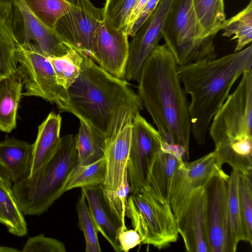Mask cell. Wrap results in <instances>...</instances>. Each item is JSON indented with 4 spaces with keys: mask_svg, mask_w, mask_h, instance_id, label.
Returning a JSON list of instances; mask_svg holds the SVG:
<instances>
[{
    "mask_svg": "<svg viewBox=\"0 0 252 252\" xmlns=\"http://www.w3.org/2000/svg\"><path fill=\"white\" fill-rule=\"evenodd\" d=\"M68 12L57 22L54 30L68 46L90 56L95 31L103 18V8L90 0H65Z\"/></svg>",
    "mask_w": 252,
    "mask_h": 252,
    "instance_id": "cell-10",
    "label": "cell"
},
{
    "mask_svg": "<svg viewBox=\"0 0 252 252\" xmlns=\"http://www.w3.org/2000/svg\"><path fill=\"white\" fill-rule=\"evenodd\" d=\"M203 39L215 36L226 20L223 0H192Z\"/></svg>",
    "mask_w": 252,
    "mask_h": 252,
    "instance_id": "cell-26",
    "label": "cell"
},
{
    "mask_svg": "<svg viewBox=\"0 0 252 252\" xmlns=\"http://www.w3.org/2000/svg\"><path fill=\"white\" fill-rule=\"evenodd\" d=\"M11 0L0 1V78L18 66L16 51L19 44L15 34Z\"/></svg>",
    "mask_w": 252,
    "mask_h": 252,
    "instance_id": "cell-23",
    "label": "cell"
},
{
    "mask_svg": "<svg viewBox=\"0 0 252 252\" xmlns=\"http://www.w3.org/2000/svg\"><path fill=\"white\" fill-rule=\"evenodd\" d=\"M126 32L117 29L105 17L95 31L90 57L107 72L124 79L128 54Z\"/></svg>",
    "mask_w": 252,
    "mask_h": 252,
    "instance_id": "cell-14",
    "label": "cell"
},
{
    "mask_svg": "<svg viewBox=\"0 0 252 252\" xmlns=\"http://www.w3.org/2000/svg\"><path fill=\"white\" fill-rule=\"evenodd\" d=\"M252 66V45L218 59L178 66L179 79L185 92L191 97V131L198 144L205 143L214 116L229 95L235 82Z\"/></svg>",
    "mask_w": 252,
    "mask_h": 252,
    "instance_id": "cell-3",
    "label": "cell"
},
{
    "mask_svg": "<svg viewBox=\"0 0 252 252\" xmlns=\"http://www.w3.org/2000/svg\"><path fill=\"white\" fill-rule=\"evenodd\" d=\"M174 0H160L129 43L124 80L138 81L146 59L162 38L163 26Z\"/></svg>",
    "mask_w": 252,
    "mask_h": 252,
    "instance_id": "cell-12",
    "label": "cell"
},
{
    "mask_svg": "<svg viewBox=\"0 0 252 252\" xmlns=\"http://www.w3.org/2000/svg\"><path fill=\"white\" fill-rule=\"evenodd\" d=\"M5 0H0V1H5Z\"/></svg>",
    "mask_w": 252,
    "mask_h": 252,
    "instance_id": "cell-42",
    "label": "cell"
},
{
    "mask_svg": "<svg viewBox=\"0 0 252 252\" xmlns=\"http://www.w3.org/2000/svg\"><path fill=\"white\" fill-rule=\"evenodd\" d=\"M148 0H138L132 11L128 20L126 32L128 35L129 32L136 19L140 14Z\"/></svg>",
    "mask_w": 252,
    "mask_h": 252,
    "instance_id": "cell-39",
    "label": "cell"
},
{
    "mask_svg": "<svg viewBox=\"0 0 252 252\" xmlns=\"http://www.w3.org/2000/svg\"><path fill=\"white\" fill-rule=\"evenodd\" d=\"M105 176L106 163L104 157L89 164H77L65 182L63 192L76 188L103 185Z\"/></svg>",
    "mask_w": 252,
    "mask_h": 252,
    "instance_id": "cell-28",
    "label": "cell"
},
{
    "mask_svg": "<svg viewBox=\"0 0 252 252\" xmlns=\"http://www.w3.org/2000/svg\"><path fill=\"white\" fill-rule=\"evenodd\" d=\"M78 132L75 136L78 164L87 165L104 157L105 138L97 131L80 120Z\"/></svg>",
    "mask_w": 252,
    "mask_h": 252,
    "instance_id": "cell-25",
    "label": "cell"
},
{
    "mask_svg": "<svg viewBox=\"0 0 252 252\" xmlns=\"http://www.w3.org/2000/svg\"><path fill=\"white\" fill-rule=\"evenodd\" d=\"M223 30L222 35L234 36L231 40L237 39L234 52L243 49L252 40V0L247 6L234 16L225 20L220 31Z\"/></svg>",
    "mask_w": 252,
    "mask_h": 252,
    "instance_id": "cell-27",
    "label": "cell"
},
{
    "mask_svg": "<svg viewBox=\"0 0 252 252\" xmlns=\"http://www.w3.org/2000/svg\"><path fill=\"white\" fill-rule=\"evenodd\" d=\"M49 59L58 83L67 90L79 74L80 51L70 47L66 54L59 57H49Z\"/></svg>",
    "mask_w": 252,
    "mask_h": 252,
    "instance_id": "cell-30",
    "label": "cell"
},
{
    "mask_svg": "<svg viewBox=\"0 0 252 252\" xmlns=\"http://www.w3.org/2000/svg\"><path fill=\"white\" fill-rule=\"evenodd\" d=\"M78 164L75 136L61 137L52 157L36 172L12 185L13 194L24 215L39 216L63 193L65 182Z\"/></svg>",
    "mask_w": 252,
    "mask_h": 252,
    "instance_id": "cell-5",
    "label": "cell"
},
{
    "mask_svg": "<svg viewBox=\"0 0 252 252\" xmlns=\"http://www.w3.org/2000/svg\"><path fill=\"white\" fill-rule=\"evenodd\" d=\"M23 252H65L64 245L61 241L39 234L30 237L26 242Z\"/></svg>",
    "mask_w": 252,
    "mask_h": 252,
    "instance_id": "cell-36",
    "label": "cell"
},
{
    "mask_svg": "<svg viewBox=\"0 0 252 252\" xmlns=\"http://www.w3.org/2000/svg\"><path fill=\"white\" fill-rule=\"evenodd\" d=\"M223 170L217 163L214 151L191 162L183 160L172 180L169 204L176 218L191 193L205 187L210 180Z\"/></svg>",
    "mask_w": 252,
    "mask_h": 252,
    "instance_id": "cell-13",
    "label": "cell"
},
{
    "mask_svg": "<svg viewBox=\"0 0 252 252\" xmlns=\"http://www.w3.org/2000/svg\"><path fill=\"white\" fill-rule=\"evenodd\" d=\"M138 0H106L103 17L117 29L126 32L129 16Z\"/></svg>",
    "mask_w": 252,
    "mask_h": 252,
    "instance_id": "cell-35",
    "label": "cell"
},
{
    "mask_svg": "<svg viewBox=\"0 0 252 252\" xmlns=\"http://www.w3.org/2000/svg\"><path fill=\"white\" fill-rule=\"evenodd\" d=\"M178 66L165 43L157 45L143 64L137 81L138 94L163 142L179 148L187 161L191 125Z\"/></svg>",
    "mask_w": 252,
    "mask_h": 252,
    "instance_id": "cell-2",
    "label": "cell"
},
{
    "mask_svg": "<svg viewBox=\"0 0 252 252\" xmlns=\"http://www.w3.org/2000/svg\"><path fill=\"white\" fill-rule=\"evenodd\" d=\"M164 142L157 129L138 114L131 125L127 173L130 193L146 189L154 162Z\"/></svg>",
    "mask_w": 252,
    "mask_h": 252,
    "instance_id": "cell-9",
    "label": "cell"
},
{
    "mask_svg": "<svg viewBox=\"0 0 252 252\" xmlns=\"http://www.w3.org/2000/svg\"><path fill=\"white\" fill-rule=\"evenodd\" d=\"M176 222L187 252H210L205 187L191 193Z\"/></svg>",
    "mask_w": 252,
    "mask_h": 252,
    "instance_id": "cell-16",
    "label": "cell"
},
{
    "mask_svg": "<svg viewBox=\"0 0 252 252\" xmlns=\"http://www.w3.org/2000/svg\"><path fill=\"white\" fill-rule=\"evenodd\" d=\"M183 160V153L179 148L164 142L154 162L146 189L157 199L169 204L173 176Z\"/></svg>",
    "mask_w": 252,
    "mask_h": 252,
    "instance_id": "cell-17",
    "label": "cell"
},
{
    "mask_svg": "<svg viewBox=\"0 0 252 252\" xmlns=\"http://www.w3.org/2000/svg\"><path fill=\"white\" fill-rule=\"evenodd\" d=\"M117 239L122 252H127L142 243L140 234L134 229L120 228Z\"/></svg>",
    "mask_w": 252,
    "mask_h": 252,
    "instance_id": "cell-37",
    "label": "cell"
},
{
    "mask_svg": "<svg viewBox=\"0 0 252 252\" xmlns=\"http://www.w3.org/2000/svg\"><path fill=\"white\" fill-rule=\"evenodd\" d=\"M130 186L127 170L125 172L122 182L115 190H106L103 188V194L105 201L112 214L121 224V228H126L125 218L128 211V198Z\"/></svg>",
    "mask_w": 252,
    "mask_h": 252,
    "instance_id": "cell-33",
    "label": "cell"
},
{
    "mask_svg": "<svg viewBox=\"0 0 252 252\" xmlns=\"http://www.w3.org/2000/svg\"><path fill=\"white\" fill-rule=\"evenodd\" d=\"M80 53L79 74L66 90L65 112L99 132L106 143L132 124L143 105L126 80L114 77L86 54Z\"/></svg>",
    "mask_w": 252,
    "mask_h": 252,
    "instance_id": "cell-1",
    "label": "cell"
},
{
    "mask_svg": "<svg viewBox=\"0 0 252 252\" xmlns=\"http://www.w3.org/2000/svg\"><path fill=\"white\" fill-rule=\"evenodd\" d=\"M0 179L8 186L11 187V182L9 172L0 158Z\"/></svg>",
    "mask_w": 252,
    "mask_h": 252,
    "instance_id": "cell-40",
    "label": "cell"
},
{
    "mask_svg": "<svg viewBox=\"0 0 252 252\" xmlns=\"http://www.w3.org/2000/svg\"><path fill=\"white\" fill-rule=\"evenodd\" d=\"M13 8L15 34L19 44L31 42L46 55L59 57L66 54L70 47L59 37L55 30L41 22L24 0H10Z\"/></svg>",
    "mask_w": 252,
    "mask_h": 252,
    "instance_id": "cell-15",
    "label": "cell"
},
{
    "mask_svg": "<svg viewBox=\"0 0 252 252\" xmlns=\"http://www.w3.org/2000/svg\"><path fill=\"white\" fill-rule=\"evenodd\" d=\"M23 87L18 67L0 78V131L10 133L16 127L17 111Z\"/></svg>",
    "mask_w": 252,
    "mask_h": 252,
    "instance_id": "cell-21",
    "label": "cell"
},
{
    "mask_svg": "<svg viewBox=\"0 0 252 252\" xmlns=\"http://www.w3.org/2000/svg\"><path fill=\"white\" fill-rule=\"evenodd\" d=\"M131 124L126 126L111 140L106 143L104 158L106 176L103 185L106 190H115L121 184L127 170Z\"/></svg>",
    "mask_w": 252,
    "mask_h": 252,
    "instance_id": "cell-18",
    "label": "cell"
},
{
    "mask_svg": "<svg viewBox=\"0 0 252 252\" xmlns=\"http://www.w3.org/2000/svg\"><path fill=\"white\" fill-rule=\"evenodd\" d=\"M160 0H148L147 4L133 24L128 36H133L137 30L155 10Z\"/></svg>",
    "mask_w": 252,
    "mask_h": 252,
    "instance_id": "cell-38",
    "label": "cell"
},
{
    "mask_svg": "<svg viewBox=\"0 0 252 252\" xmlns=\"http://www.w3.org/2000/svg\"><path fill=\"white\" fill-rule=\"evenodd\" d=\"M78 226L85 240L86 252L101 251L98 239V230L90 212L86 198L82 192L76 204Z\"/></svg>",
    "mask_w": 252,
    "mask_h": 252,
    "instance_id": "cell-34",
    "label": "cell"
},
{
    "mask_svg": "<svg viewBox=\"0 0 252 252\" xmlns=\"http://www.w3.org/2000/svg\"><path fill=\"white\" fill-rule=\"evenodd\" d=\"M81 189L98 232L116 252H122L117 239L121 226L111 213L105 201L103 185Z\"/></svg>",
    "mask_w": 252,
    "mask_h": 252,
    "instance_id": "cell-19",
    "label": "cell"
},
{
    "mask_svg": "<svg viewBox=\"0 0 252 252\" xmlns=\"http://www.w3.org/2000/svg\"><path fill=\"white\" fill-rule=\"evenodd\" d=\"M33 14L45 25L54 30L58 20L69 9L65 0H24Z\"/></svg>",
    "mask_w": 252,
    "mask_h": 252,
    "instance_id": "cell-31",
    "label": "cell"
},
{
    "mask_svg": "<svg viewBox=\"0 0 252 252\" xmlns=\"http://www.w3.org/2000/svg\"><path fill=\"white\" fill-rule=\"evenodd\" d=\"M62 117L51 112L38 126L36 138L32 144L30 176L42 167L55 154L60 144ZM28 176V177H29Z\"/></svg>",
    "mask_w": 252,
    "mask_h": 252,
    "instance_id": "cell-20",
    "label": "cell"
},
{
    "mask_svg": "<svg viewBox=\"0 0 252 252\" xmlns=\"http://www.w3.org/2000/svg\"><path fill=\"white\" fill-rule=\"evenodd\" d=\"M238 172L232 170L229 175L227 188V204L231 238L237 248L240 241H245L243 231L238 196Z\"/></svg>",
    "mask_w": 252,
    "mask_h": 252,
    "instance_id": "cell-32",
    "label": "cell"
},
{
    "mask_svg": "<svg viewBox=\"0 0 252 252\" xmlns=\"http://www.w3.org/2000/svg\"><path fill=\"white\" fill-rule=\"evenodd\" d=\"M16 56L25 91L22 96L41 97L65 111L66 90L58 83L49 56L31 42L19 44Z\"/></svg>",
    "mask_w": 252,
    "mask_h": 252,
    "instance_id": "cell-8",
    "label": "cell"
},
{
    "mask_svg": "<svg viewBox=\"0 0 252 252\" xmlns=\"http://www.w3.org/2000/svg\"><path fill=\"white\" fill-rule=\"evenodd\" d=\"M212 120L209 133L218 166L226 163L233 171L252 173V68Z\"/></svg>",
    "mask_w": 252,
    "mask_h": 252,
    "instance_id": "cell-4",
    "label": "cell"
},
{
    "mask_svg": "<svg viewBox=\"0 0 252 252\" xmlns=\"http://www.w3.org/2000/svg\"><path fill=\"white\" fill-rule=\"evenodd\" d=\"M238 196L245 242L252 245V173L238 172Z\"/></svg>",
    "mask_w": 252,
    "mask_h": 252,
    "instance_id": "cell-29",
    "label": "cell"
},
{
    "mask_svg": "<svg viewBox=\"0 0 252 252\" xmlns=\"http://www.w3.org/2000/svg\"><path fill=\"white\" fill-rule=\"evenodd\" d=\"M32 144L14 137L0 142V158L6 167L12 185L28 177L30 173Z\"/></svg>",
    "mask_w": 252,
    "mask_h": 252,
    "instance_id": "cell-22",
    "label": "cell"
},
{
    "mask_svg": "<svg viewBox=\"0 0 252 252\" xmlns=\"http://www.w3.org/2000/svg\"><path fill=\"white\" fill-rule=\"evenodd\" d=\"M24 215L11 187L0 179V224L14 236H25L28 229Z\"/></svg>",
    "mask_w": 252,
    "mask_h": 252,
    "instance_id": "cell-24",
    "label": "cell"
},
{
    "mask_svg": "<svg viewBox=\"0 0 252 252\" xmlns=\"http://www.w3.org/2000/svg\"><path fill=\"white\" fill-rule=\"evenodd\" d=\"M127 217L143 244L161 249L178 240L176 219L170 204L157 199L148 190L128 196Z\"/></svg>",
    "mask_w": 252,
    "mask_h": 252,
    "instance_id": "cell-7",
    "label": "cell"
},
{
    "mask_svg": "<svg viewBox=\"0 0 252 252\" xmlns=\"http://www.w3.org/2000/svg\"><path fill=\"white\" fill-rule=\"evenodd\" d=\"M162 36L178 65L217 58L213 38H201L192 0H173Z\"/></svg>",
    "mask_w": 252,
    "mask_h": 252,
    "instance_id": "cell-6",
    "label": "cell"
},
{
    "mask_svg": "<svg viewBox=\"0 0 252 252\" xmlns=\"http://www.w3.org/2000/svg\"><path fill=\"white\" fill-rule=\"evenodd\" d=\"M229 175L223 170L205 187L210 252H235L229 226L227 188Z\"/></svg>",
    "mask_w": 252,
    "mask_h": 252,
    "instance_id": "cell-11",
    "label": "cell"
},
{
    "mask_svg": "<svg viewBox=\"0 0 252 252\" xmlns=\"http://www.w3.org/2000/svg\"><path fill=\"white\" fill-rule=\"evenodd\" d=\"M19 250L7 246H0V252H18Z\"/></svg>",
    "mask_w": 252,
    "mask_h": 252,
    "instance_id": "cell-41",
    "label": "cell"
}]
</instances>
